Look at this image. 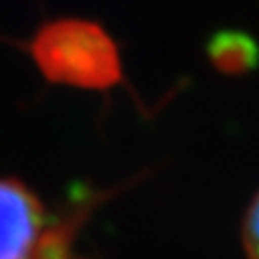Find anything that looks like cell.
<instances>
[{
  "label": "cell",
  "mask_w": 259,
  "mask_h": 259,
  "mask_svg": "<svg viewBox=\"0 0 259 259\" xmlns=\"http://www.w3.org/2000/svg\"><path fill=\"white\" fill-rule=\"evenodd\" d=\"M29 51L39 72L59 86L108 90L122 78L116 43L92 21H51L35 33Z\"/></svg>",
  "instance_id": "cell-1"
},
{
  "label": "cell",
  "mask_w": 259,
  "mask_h": 259,
  "mask_svg": "<svg viewBox=\"0 0 259 259\" xmlns=\"http://www.w3.org/2000/svg\"><path fill=\"white\" fill-rule=\"evenodd\" d=\"M243 247L247 259H259V194L253 198L243 223Z\"/></svg>",
  "instance_id": "cell-4"
},
{
  "label": "cell",
  "mask_w": 259,
  "mask_h": 259,
  "mask_svg": "<svg viewBox=\"0 0 259 259\" xmlns=\"http://www.w3.org/2000/svg\"><path fill=\"white\" fill-rule=\"evenodd\" d=\"M0 259H72L70 223L19 180L0 178Z\"/></svg>",
  "instance_id": "cell-2"
},
{
  "label": "cell",
  "mask_w": 259,
  "mask_h": 259,
  "mask_svg": "<svg viewBox=\"0 0 259 259\" xmlns=\"http://www.w3.org/2000/svg\"><path fill=\"white\" fill-rule=\"evenodd\" d=\"M208 55L214 68L227 74H241L255 66L259 49L251 37L235 31L219 33L208 45Z\"/></svg>",
  "instance_id": "cell-3"
}]
</instances>
